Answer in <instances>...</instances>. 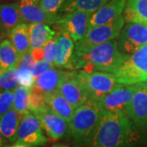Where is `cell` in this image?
Listing matches in <instances>:
<instances>
[{"instance_id": "6da1fadb", "label": "cell", "mask_w": 147, "mask_h": 147, "mask_svg": "<svg viewBox=\"0 0 147 147\" xmlns=\"http://www.w3.org/2000/svg\"><path fill=\"white\" fill-rule=\"evenodd\" d=\"M146 137L126 113L104 110L92 133L74 147H145Z\"/></svg>"}, {"instance_id": "7a4b0ae2", "label": "cell", "mask_w": 147, "mask_h": 147, "mask_svg": "<svg viewBox=\"0 0 147 147\" xmlns=\"http://www.w3.org/2000/svg\"><path fill=\"white\" fill-rule=\"evenodd\" d=\"M125 56L119 51L117 40L113 39L84 53H74L69 70L82 69L88 73L93 71L112 73Z\"/></svg>"}, {"instance_id": "3957f363", "label": "cell", "mask_w": 147, "mask_h": 147, "mask_svg": "<svg viewBox=\"0 0 147 147\" xmlns=\"http://www.w3.org/2000/svg\"><path fill=\"white\" fill-rule=\"evenodd\" d=\"M103 113L100 101L92 98L74 110L67 132V136L72 139L73 146L89 136L98 124Z\"/></svg>"}, {"instance_id": "277c9868", "label": "cell", "mask_w": 147, "mask_h": 147, "mask_svg": "<svg viewBox=\"0 0 147 147\" xmlns=\"http://www.w3.org/2000/svg\"><path fill=\"white\" fill-rule=\"evenodd\" d=\"M122 84L133 85L147 80V44L131 55H126L112 72Z\"/></svg>"}, {"instance_id": "5b68a950", "label": "cell", "mask_w": 147, "mask_h": 147, "mask_svg": "<svg viewBox=\"0 0 147 147\" xmlns=\"http://www.w3.org/2000/svg\"><path fill=\"white\" fill-rule=\"evenodd\" d=\"M124 24L125 20L122 15L110 23L91 28L81 40L75 42L74 53H84L103 42L118 38Z\"/></svg>"}, {"instance_id": "8992f818", "label": "cell", "mask_w": 147, "mask_h": 147, "mask_svg": "<svg viewBox=\"0 0 147 147\" xmlns=\"http://www.w3.org/2000/svg\"><path fill=\"white\" fill-rule=\"evenodd\" d=\"M76 74L90 97L98 101H100L120 84L112 74L108 72L93 71L88 73L79 69L76 70Z\"/></svg>"}, {"instance_id": "52a82bcc", "label": "cell", "mask_w": 147, "mask_h": 147, "mask_svg": "<svg viewBox=\"0 0 147 147\" xmlns=\"http://www.w3.org/2000/svg\"><path fill=\"white\" fill-rule=\"evenodd\" d=\"M16 142L25 143L30 147L43 146L48 142L39 119L31 111L22 115L18 127Z\"/></svg>"}, {"instance_id": "ba28073f", "label": "cell", "mask_w": 147, "mask_h": 147, "mask_svg": "<svg viewBox=\"0 0 147 147\" xmlns=\"http://www.w3.org/2000/svg\"><path fill=\"white\" fill-rule=\"evenodd\" d=\"M92 13L80 11H70L60 15L56 24L53 25L55 30L67 32L73 38L74 42H78L84 38L88 31V23Z\"/></svg>"}, {"instance_id": "9c48e42d", "label": "cell", "mask_w": 147, "mask_h": 147, "mask_svg": "<svg viewBox=\"0 0 147 147\" xmlns=\"http://www.w3.org/2000/svg\"><path fill=\"white\" fill-rule=\"evenodd\" d=\"M118 47L121 53L131 55L147 44V25L127 23L118 37Z\"/></svg>"}, {"instance_id": "30bf717a", "label": "cell", "mask_w": 147, "mask_h": 147, "mask_svg": "<svg viewBox=\"0 0 147 147\" xmlns=\"http://www.w3.org/2000/svg\"><path fill=\"white\" fill-rule=\"evenodd\" d=\"M74 109L91 99L84 85L77 78L76 70H66L58 88Z\"/></svg>"}, {"instance_id": "8fae6325", "label": "cell", "mask_w": 147, "mask_h": 147, "mask_svg": "<svg viewBox=\"0 0 147 147\" xmlns=\"http://www.w3.org/2000/svg\"><path fill=\"white\" fill-rule=\"evenodd\" d=\"M126 115L143 134L147 136V92L140 84L127 105Z\"/></svg>"}, {"instance_id": "7c38bea8", "label": "cell", "mask_w": 147, "mask_h": 147, "mask_svg": "<svg viewBox=\"0 0 147 147\" xmlns=\"http://www.w3.org/2000/svg\"><path fill=\"white\" fill-rule=\"evenodd\" d=\"M137 84L126 85L120 84L100 100L103 110L109 112H123L133 97Z\"/></svg>"}, {"instance_id": "4fadbf2b", "label": "cell", "mask_w": 147, "mask_h": 147, "mask_svg": "<svg viewBox=\"0 0 147 147\" xmlns=\"http://www.w3.org/2000/svg\"><path fill=\"white\" fill-rule=\"evenodd\" d=\"M41 122L43 131L52 140H59L67 135L69 122L57 115L49 106L46 110L34 114Z\"/></svg>"}, {"instance_id": "5bb4252c", "label": "cell", "mask_w": 147, "mask_h": 147, "mask_svg": "<svg viewBox=\"0 0 147 147\" xmlns=\"http://www.w3.org/2000/svg\"><path fill=\"white\" fill-rule=\"evenodd\" d=\"M22 22L45 23L53 26L59 18V14H50L42 9L38 2L33 0L19 1Z\"/></svg>"}, {"instance_id": "9a60e30c", "label": "cell", "mask_w": 147, "mask_h": 147, "mask_svg": "<svg viewBox=\"0 0 147 147\" xmlns=\"http://www.w3.org/2000/svg\"><path fill=\"white\" fill-rule=\"evenodd\" d=\"M126 3V0H110L92 14L88 28L91 29L115 21L123 15Z\"/></svg>"}, {"instance_id": "2e32d148", "label": "cell", "mask_w": 147, "mask_h": 147, "mask_svg": "<svg viewBox=\"0 0 147 147\" xmlns=\"http://www.w3.org/2000/svg\"><path fill=\"white\" fill-rule=\"evenodd\" d=\"M65 74V71L61 68L56 66L53 68L52 67L36 79L35 84L30 89L31 92L41 93L45 96L52 93L58 89Z\"/></svg>"}, {"instance_id": "e0dca14e", "label": "cell", "mask_w": 147, "mask_h": 147, "mask_svg": "<svg viewBox=\"0 0 147 147\" xmlns=\"http://www.w3.org/2000/svg\"><path fill=\"white\" fill-rule=\"evenodd\" d=\"M56 32V37L57 39V54L54 62V66L69 69L75 47L73 38L67 32L64 30H58Z\"/></svg>"}, {"instance_id": "ac0fdd59", "label": "cell", "mask_w": 147, "mask_h": 147, "mask_svg": "<svg viewBox=\"0 0 147 147\" xmlns=\"http://www.w3.org/2000/svg\"><path fill=\"white\" fill-rule=\"evenodd\" d=\"M23 115L11 108L0 117V134L9 143L16 142L18 127Z\"/></svg>"}, {"instance_id": "d6986e66", "label": "cell", "mask_w": 147, "mask_h": 147, "mask_svg": "<svg viewBox=\"0 0 147 147\" xmlns=\"http://www.w3.org/2000/svg\"><path fill=\"white\" fill-rule=\"evenodd\" d=\"M21 22L19 3L0 4V23L6 35Z\"/></svg>"}, {"instance_id": "ffe728a7", "label": "cell", "mask_w": 147, "mask_h": 147, "mask_svg": "<svg viewBox=\"0 0 147 147\" xmlns=\"http://www.w3.org/2000/svg\"><path fill=\"white\" fill-rule=\"evenodd\" d=\"M46 101L51 110L69 123V121L71 120L73 117L75 109L61 94L59 89L47 95Z\"/></svg>"}, {"instance_id": "44dd1931", "label": "cell", "mask_w": 147, "mask_h": 147, "mask_svg": "<svg viewBox=\"0 0 147 147\" xmlns=\"http://www.w3.org/2000/svg\"><path fill=\"white\" fill-rule=\"evenodd\" d=\"M30 50L42 47L46 42L55 37L57 32L49 25L45 23H30L29 24Z\"/></svg>"}, {"instance_id": "7402d4cb", "label": "cell", "mask_w": 147, "mask_h": 147, "mask_svg": "<svg viewBox=\"0 0 147 147\" xmlns=\"http://www.w3.org/2000/svg\"><path fill=\"white\" fill-rule=\"evenodd\" d=\"M8 37L21 57L30 51V30L26 23L18 24L9 32Z\"/></svg>"}, {"instance_id": "603a6c76", "label": "cell", "mask_w": 147, "mask_h": 147, "mask_svg": "<svg viewBox=\"0 0 147 147\" xmlns=\"http://www.w3.org/2000/svg\"><path fill=\"white\" fill-rule=\"evenodd\" d=\"M123 16L127 23L147 25V0H127Z\"/></svg>"}, {"instance_id": "cb8c5ba5", "label": "cell", "mask_w": 147, "mask_h": 147, "mask_svg": "<svg viewBox=\"0 0 147 147\" xmlns=\"http://www.w3.org/2000/svg\"><path fill=\"white\" fill-rule=\"evenodd\" d=\"M110 1V0H66L59 11V14L61 15L75 11L92 14Z\"/></svg>"}, {"instance_id": "d4e9b609", "label": "cell", "mask_w": 147, "mask_h": 147, "mask_svg": "<svg viewBox=\"0 0 147 147\" xmlns=\"http://www.w3.org/2000/svg\"><path fill=\"white\" fill-rule=\"evenodd\" d=\"M21 56L10 39L3 38L0 42V70L17 66Z\"/></svg>"}, {"instance_id": "484cf974", "label": "cell", "mask_w": 147, "mask_h": 147, "mask_svg": "<svg viewBox=\"0 0 147 147\" xmlns=\"http://www.w3.org/2000/svg\"><path fill=\"white\" fill-rule=\"evenodd\" d=\"M31 90L21 86H17L14 89V102L12 108L24 115L30 111V99Z\"/></svg>"}, {"instance_id": "4316f807", "label": "cell", "mask_w": 147, "mask_h": 147, "mask_svg": "<svg viewBox=\"0 0 147 147\" xmlns=\"http://www.w3.org/2000/svg\"><path fill=\"white\" fill-rule=\"evenodd\" d=\"M18 85L17 66L0 70V91L14 90Z\"/></svg>"}, {"instance_id": "83f0119b", "label": "cell", "mask_w": 147, "mask_h": 147, "mask_svg": "<svg viewBox=\"0 0 147 147\" xmlns=\"http://www.w3.org/2000/svg\"><path fill=\"white\" fill-rule=\"evenodd\" d=\"M18 69V86L31 89L35 84L36 79L33 76L32 69L17 65Z\"/></svg>"}, {"instance_id": "f1b7e54d", "label": "cell", "mask_w": 147, "mask_h": 147, "mask_svg": "<svg viewBox=\"0 0 147 147\" xmlns=\"http://www.w3.org/2000/svg\"><path fill=\"white\" fill-rule=\"evenodd\" d=\"M48 105L46 101V96L41 93L31 92L30 99V111L34 114L46 110Z\"/></svg>"}, {"instance_id": "f546056e", "label": "cell", "mask_w": 147, "mask_h": 147, "mask_svg": "<svg viewBox=\"0 0 147 147\" xmlns=\"http://www.w3.org/2000/svg\"><path fill=\"white\" fill-rule=\"evenodd\" d=\"M42 48L44 53V61L54 66V62L57 54V39L56 35L52 39L48 40L42 46Z\"/></svg>"}, {"instance_id": "4dcf8cb0", "label": "cell", "mask_w": 147, "mask_h": 147, "mask_svg": "<svg viewBox=\"0 0 147 147\" xmlns=\"http://www.w3.org/2000/svg\"><path fill=\"white\" fill-rule=\"evenodd\" d=\"M14 102V90L0 91V117L12 108Z\"/></svg>"}, {"instance_id": "1f68e13d", "label": "cell", "mask_w": 147, "mask_h": 147, "mask_svg": "<svg viewBox=\"0 0 147 147\" xmlns=\"http://www.w3.org/2000/svg\"><path fill=\"white\" fill-rule=\"evenodd\" d=\"M66 0H39L38 4L45 11L50 14H59Z\"/></svg>"}, {"instance_id": "d6a6232c", "label": "cell", "mask_w": 147, "mask_h": 147, "mask_svg": "<svg viewBox=\"0 0 147 147\" xmlns=\"http://www.w3.org/2000/svg\"><path fill=\"white\" fill-rule=\"evenodd\" d=\"M53 67V65H51L49 63H47V61H45L44 60L42 61H36L33 68H32V74L33 76L34 77V79H37L40 75H42V74L45 73L47 70Z\"/></svg>"}, {"instance_id": "836d02e7", "label": "cell", "mask_w": 147, "mask_h": 147, "mask_svg": "<svg viewBox=\"0 0 147 147\" xmlns=\"http://www.w3.org/2000/svg\"><path fill=\"white\" fill-rule=\"evenodd\" d=\"M33 57L35 61H42L44 60V53H43V48L42 47H38V48H34L33 50H30Z\"/></svg>"}, {"instance_id": "e575fe53", "label": "cell", "mask_w": 147, "mask_h": 147, "mask_svg": "<svg viewBox=\"0 0 147 147\" xmlns=\"http://www.w3.org/2000/svg\"><path fill=\"white\" fill-rule=\"evenodd\" d=\"M6 147H30V146H27L26 144H25V143L16 142H14V143H12V145H11V146H6Z\"/></svg>"}, {"instance_id": "d590c367", "label": "cell", "mask_w": 147, "mask_h": 147, "mask_svg": "<svg viewBox=\"0 0 147 147\" xmlns=\"http://www.w3.org/2000/svg\"><path fill=\"white\" fill-rule=\"evenodd\" d=\"M7 141L0 134V147H6V143H7Z\"/></svg>"}, {"instance_id": "8d00e7d4", "label": "cell", "mask_w": 147, "mask_h": 147, "mask_svg": "<svg viewBox=\"0 0 147 147\" xmlns=\"http://www.w3.org/2000/svg\"><path fill=\"white\" fill-rule=\"evenodd\" d=\"M140 84L142 85V87L145 88V89L146 90V92H147V80L146 81H145V82H142V83H140Z\"/></svg>"}, {"instance_id": "74e56055", "label": "cell", "mask_w": 147, "mask_h": 147, "mask_svg": "<svg viewBox=\"0 0 147 147\" xmlns=\"http://www.w3.org/2000/svg\"><path fill=\"white\" fill-rule=\"evenodd\" d=\"M52 147H69L68 146H65V145H62V144H55L53 145Z\"/></svg>"}, {"instance_id": "f35d334b", "label": "cell", "mask_w": 147, "mask_h": 147, "mask_svg": "<svg viewBox=\"0 0 147 147\" xmlns=\"http://www.w3.org/2000/svg\"><path fill=\"white\" fill-rule=\"evenodd\" d=\"M0 34H3V35L6 36L5 33H4L3 30V28H2V26H1V23H0Z\"/></svg>"}, {"instance_id": "ab89813d", "label": "cell", "mask_w": 147, "mask_h": 147, "mask_svg": "<svg viewBox=\"0 0 147 147\" xmlns=\"http://www.w3.org/2000/svg\"><path fill=\"white\" fill-rule=\"evenodd\" d=\"M4 35H3V34H0V42H1V41H2V39H3V38H4Z\"/></svg>"}, {"instance_id": "60d3db41", "label": "cell", "mask_w": 147, "mask_h": 147, "mask_svg": "<svg viewBox=\"0 0 147 147\" xmlns=\"http://www.w3.org/2000/svg\"><path fill=\"white\" fill-rule=\"evenodd\" d=\"M33 1H35V2H38V3L39 2V0H33Z\"/></svg>"}, {"instance_id": "b9f144b4", "label": "cell", "mask_w": 147, "mask_h": 147, "mask_svg": "<svg viewBox=\"0 0 147 147\" xmlns=\"http://www.w3.org/2000/svg\"><path fill=\"white\" fill-rule=\"evenodd\" d=\"M1 2H2V0H0V4H1Z\"/></svg>"}]
</instances>
